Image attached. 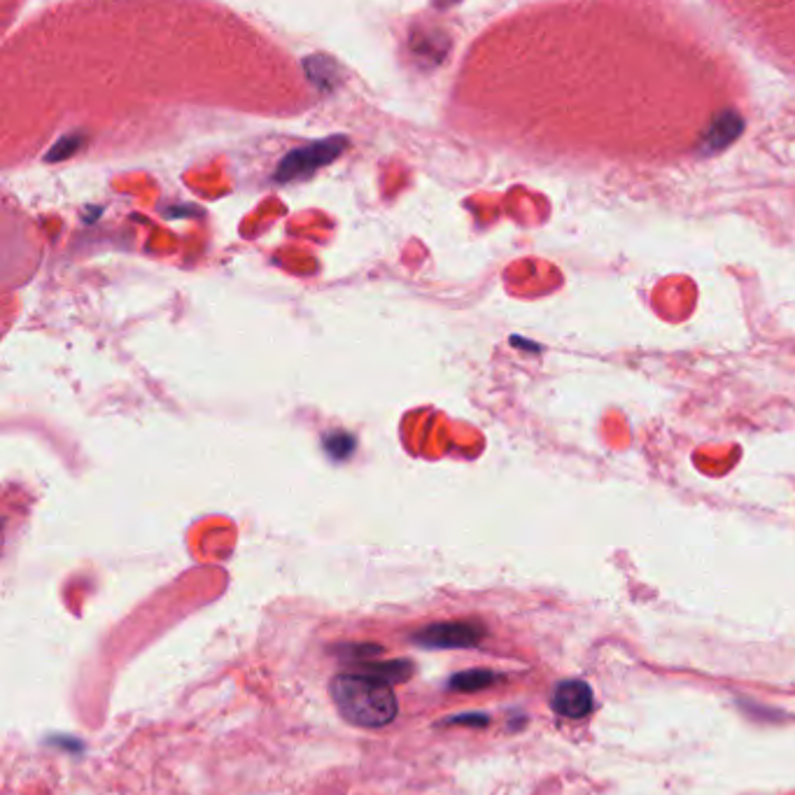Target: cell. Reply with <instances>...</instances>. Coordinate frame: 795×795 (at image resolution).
<instances>
[{"label":"cell","mask_w":795,"mask_h":795,"mask_svg":"<svg viewBox=\"0 0 795 795\" xmlns=\"http://www.w3.org/2000/svg\"><path fill=\"white\" fill-rule=\"evenodd\" d=\"M495 674L488 672V670H469V672H460L455 674L453 679H450V688L453 691H460V693H474V691H483V688H488L495 684Z\"/></svg>","instance_id":"6"},{"label":"cell","mask_w":795,"mask_h":795,"mask_svg":"<svg viewBox=\"0 0 795 795\" xmlns=\"http://www.w3.org/2000/svg\"><path fill=\"white\" fill-rule=\"evenodd\" d=\"M329 693L339 714L357 728H385L397 719V695L390 684L362 672L336 674Z\"/></svg>","instance_id":"1"},{"label":"cell","mask_w":795,"mask_h":795,"mask_svg":"<svg viewBox=\"0 0 795 795\" xmlns=\"http://www.w3.org/2000/svg\"><path fill=\"white\" fill-rule=\"evenodd\" d=\"M485 637V630L471 621L434 623L418 630L413 642L422 649H471Z\"/></svg>","instance_id":"3"},{"label":"cell","mask_w":795,"mask_h":795,"mask_svg":"<svg viewBox=\"0 0 795 795\" xmlns=\"http://www.w3.org/2000/svg\"><path fill=\"white\" fill-rule=\"evenodd\" d=\"M551 707L555 714L565 716V719H583V716L593 712V691H590L586 681H560L553 691Z\"/></svg>","instance_id":"4"},{"label":"cell","mask_w":795,"mask_h":795,"mask_svg":"<svg viewBox=\"0 0 795 795\" xmlns=\"http://www.w3.org/2000/svg\"><path fill=\"white\" fill-rule=\"evenodd\" d=\"M353 672H362V674H369V677L374 679H381L385 684H401V681H406L408 677L413 674V665L408 663V660H360L357 667Z\"/></svg>","instance_id":"5"},{"label":"cell","mask_w":795,"mask_h":795,"mask_svg":"<svg viewBox=\"0 0 795 795\" xmlns=\"http://www.w3.org/2000/svg\"><path fill=\"white\" fill-rule=\"evenodd\" d=\"M448 723H469V726H485V723H488V716H474V714H469V716H455V719H450Z\"/></svg>","instance_id":"7"},{"label":"cell","mask_w":795,"mask_h":795,"mask_svg":"<svg viewBox=\"0 0 795 795\" xmlns=\"http://www.w3.org/2000/svg\"><path fill=\"white\" fill-rule=\"evenodd\" d=\"M348 145V140L343 136H332L320 143H311L299 150H292L285 154V159L278 164L276 180L278 182H292L304 180L308 175H313L318 168L332 164V161L343 152V147Z\"/></svg>","instance_id":"2"}]
</instances>
